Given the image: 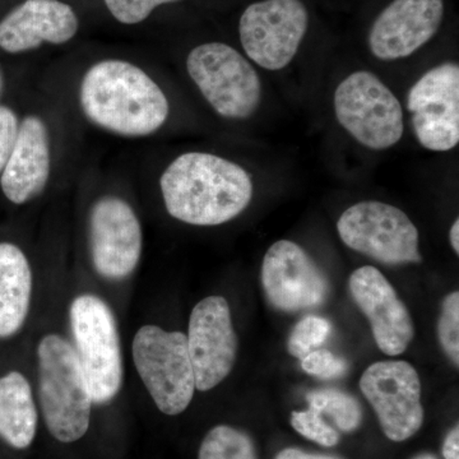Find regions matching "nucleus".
I'll list each match as a JSON object with an SVG mask.
<instances>
[{"instance_id": "obj_1", "label": "nucleus", "mask_w": 459, "mask_h": 459, "mask_svg": "<svg viewBox=\"0 0 459 459\" xmlns=\"http://www.w3.org/2000/svg\"><path fill=\"white\" fill-rule=\"evenodd\" d=\"M169 214L195 226H217L246 211L253 181L241 166L205 152H188L168 166L160 179Z\"/></svg>"}, {"instance_id": "obj_2", "label": "nucleus", "mask_w": 459, "mask_h": 459, "mask_svg": "<svg viewBox=\"0 0 459 459\" xmlns=\"http://www.w3.org/2000/svg\"><path fill=\"white\" fill-rule=\"evenodd\" d=\"M84 117L123 137H146L161 128L170 107L164 91L140 66L108 59L91 66L80 87Z\"/></svg>"}, {"instance_id": "obj_3", "label": "nucleus", "mask_w": 459, "mask_h": 459, "mask_svg": "<svg viewBox=\"0 0 459 459\" xmlns=\"http://www.w3.org/2000/svg\"><path fill=\"white\" fill-rule=\"evenodd\" d=\"M39 400L48 430L60 443H74L89 431L92 397L74 347L57 334L38 346Z\"/></svg>"}, {"instance_id": "obj_4", "label": "nucleus", "mask_w": 459, "mask_h": 459, "mask_svg": "<svg viewBox=\"0 0 459 459\" xmlns=\"http://www.w3.org/2000/svg\"><path fill=\"white\" fill-rule=\"evenodd\" d=\"M74 350L93 403L113 401L123 385V356L113 310L99 296L75 298L69 310Z\"/></svg>"}, {"instance_id": "obj_5", "label": "nucleus", "mask_w": 459, "mask_h": 459, "mask_svg": "<svg viewBox=\"0 0 459 459\" xmlns=\"http://www.w3.org/2000/svg\"><path fill=\"white\" fill-rule=\"evenodd\" d=\"M132 352L135 369L157 409L169 416L188 409L195 377L186 334L143 325L133 338Z\"/></svg>"}, {"instance_id": "obj_6", "label": "nucleus", "mask_w": 459, "mask_h": 459, "mask_svg": "<svg viewBox=\"0 0 459 459\" xmlns=\"http://www.w3.org/2000/svg\"><path fill=\"white\" fill-rule=\"evenodd\" d=\"M186 69L208 104L223 117L247 119L261 104L258 74L246 57L229 45H199L190 51Z\"/></svg>"}, {"instance_id": "obj_7", "label": "nucleus", "mask_w": 459, "mask_h": 459, "mask_svg": "<svg viewBox=\"0 0 459 459\" xmlns=\"http://www.w3.org/2000/svg\"><path fill=\"white\" fill-rule=\"evenodd\" d=\"M334 110L341 126L371 150L394 146L403 134L400 101L370 72H355L338 84Z\"/></svg>"}, {"instance_id": "obj_8", "label": "nucleus", "mask_w": 459, "mask_h": 459, "mask_svg": "<svg viewBox=\"0 0 459 459\" xmlns=\"http://www.w3.org/2000/svg\"><path fill=\"white\" fill-rule=\"evenodd\" d=\"M341 240L385 264L420 263L419 231L394 205L367 201L351 205L337 222Z\"/></svg>"}, {"instance_id": "obj_9", "label": "nucleus", "mask_w": 459, "mask_h": 459, "mask_svg": "<svg viewBox=\"0 0 459 459\" xmlns=\"http://www.w3.org/2000/svg\"><path fill=\"white\" fill-rule=\"evenodd\" d=\"M309 25L300 0H263L249 5L238 23L247 56L268 71H280L294 59Z\"/></svg>"}, {"instance_id": "obj_10", "label": "nucleus", "mask_w": 459, "mask_h": 459, "mask_svg": "<svg viewBox=\"0 0 459 459\" xmlns=\"http://www.w3.org/2000/svg\"><path fill=\"white\" fill-rule=\"evenodd\" d=\"M360 389L392 442L410 439L424 424L421 380L409 362L388 360L370 365L362 374Z\"/></svg>"}, {"instance_id": "obj_11", "label": "nucleus", "mask_w": 459, "mask_h": 459, "mask_svg": "<svg viewBox=\"0 0 459 459\" xmlns=\"http://www.w3.org/2000/svg\"><path fill=\"white\" fill-rule=\"evenodd\" d=\"M142 247L143 232L132 205L114 195L98 199L90 212V252L100 276L111 281L131 276Z\"/></svg>"}, {"instance_id": "obj_12", "label": "nucleus", "mask_w": 459, "mask_h": 459, "mask_svg": "<svg viewBox=\"0 0 459 459\" xmlns=\"http://www.w3.org/2000/svg\"><path fill=\"white\" fill-rule=\"evenodd\" d=\"M413 131L422 147L446 152L459 142V66L444 63L413 84L407 98Z\"/></svg>"}, {"instance_id": "obj_13", "label": "nucleus", "mask_w": 459, "mask_h": 459, "mask_svg": "<svg viewBox=\"0 0 459 459\" xmlns=\"http://www.w3.org/2000/svg\"><path fill=\"white\" fill-rule=\"evenodd\" d=\"M188 351L195 371V389L211 391L231 373L238 341L228 300L208 296L190 314Z\"/></svg>"}, {"instance_id": "obj_14", "label": "nucleus", "mask_w": 459, "mask_h": 459, "mask_svg": "<svg viewBox=\"0 0 459 459\" xmlns=\"http://www.w3.org/2000/svg\"><path fill=\"white\" fill-rule=\"evenodd\" d=\"M261 276L268 300L281 312H303L327 300V276L294 241L280 240L271 246L263 259Z\"/></svg>"}, {"instance_id": "obj_15", "label": "nucleus", "mask_w": 459, "mask_h": 459, "mask_svg": "<svg viewBox=\"0 0 459 459\" xmlns=\"http://www.w3.org/2000/svg\"><path fill=\"white\" fill-rule=\"evenodd\" d=\"M350 291L359 309L369 319L380 351L398 356L415 337L412 318L403 301L382 272L367 265L350 276Z\"/></svg>"}, {"instance_id": "obj_16", "label": "nucleus", "mask_w": 459, "mask_h": 459, "mask_svg": "<svg viewBox=\"0 0 459 459\" xmlns=\"http://www.w3.org/2000/svg\"><path fill=\"white\" fill-rule=\"evenodd\" d=\"M443 17V0H394L371 27V53L380 60L412 56L434 38Z\"/></svg>"}, {"instance_id": "obj_17", "label": "nucleus", "mask_w": 459, "mask_h": 459, "mask_svg": "<svg viewBox=\"0 0 459 459\" xmlns=\"http://www.w3.org/2000/svg\"><path fill=\"white\" fill-rule=\"evenodd\" d=\"M77 14L59 0H26L0 22V48L11 54L25 53L44 42L62 45L78 31Z\"/></svg>"}, {"instance_id": "obj_18", "label": "nucleus", "mask_w": 459, "mask_h": 459, "mask_svg": "<svg viewBox=\"0 0 459 459\" xmlns=\"http://www.w3.org/2000/svg\"><path fill=\"white\" fill-rule=\"evenodd\" d=\"M51 152L47 124L29 115L20 124L16 143L0 177L8 201L23 204L40 195L49 181Z\"/></svg>"}, {"instance_id": "obj_19", "label": "nucleus", "mask_w": 459, "mask_h": 459, "mask_svg": "<svg viewBox=\"0 0 459 459\" xmlns=\"http://www.w3.org/2000/svg\"><path fill=\"white\" fill-rule=\"evenodd\" d=\"M32 295V272L17 246L0 243V338L14 336L25 325Z\"/></svg>"}, {"instance_id": "obj_20", "label": "nucleus", "mask_w": 459, "mask_h": 459, "mask_svg": "<svg viewBox=\"0 0 459 459\" xmlns=\"http://www.w3.org/2000/svg\"><path fill=\"white\" fill-rule=\"evenodd\" d=\"M38 410L31 385L23 374L0 377V439L12 448L26 449L35 440Z\"/></svg>"}, {"instance_id": "obj_21", "label": "nucleus", "mask_w": 459, "mask_h": 459, "mask_svg": "<svg viewBox=\"0 0 459 459\" xmlns=\"http://www.w3.org/2000/svg\"><path fill=\"white\" fill-rule=\"evenodd\" d=\"M307 401L309 402L310 409L333 420L342 433H352L360 428L362 410L359 401L352 395L338 389H319L309 392Z\"/></svg>"}, {"instance_id": "obj_22", "label": "nucleus", "mask_w": 459, "mask_h": 459, "mask_svg": "<svg viewBox=\"0 0 459 459\" xmlns=\"http://www.w3.org/2000/svg\"><path fill=\"white\" fill-rule=\"evenodd\" d=\"M198 459H258V453L249 435L228 425H219L205 435Z\"/></svg>"}, {"instance_id": "obj_23", "label": "nucleus", "mask_w": 459, "mask_h": 459, "mask_svg": "<svg viewBox=\"0 0 459 459\" xmlns=\"http://www.w3.org/2000/svg\"><path fill=\"white\" fill-rule=\"evenodd\" d=\"M332 325L328 319L307 316L292 329L289 338V352L298 359H303L313 350L318 349L328 340Z\"/></svg>"}, {"instance_id": "obj_24", "label": "nucleus", "mask_w": 459, "mask_h": 459, "mask_svg": "<svg viewBox=\"0 0 459 459\" xmlns=\"http://www.w3.org/2000/svg\"><path fill=\"white\" fill-rule=\"evenodd\" d=\"M437 336L444 352L455 367L459 365V292L455 291L444 299L442 312L437 322Z\"/></svg>"}, {"instance_id": "obj_25", "label": "nucleus", "mask_w": 459, "mask_h": 459, "mask_svg": "<svg viewBox=\"0 0 459 459\" xmlns=\"http://www.w3.org/2000/svg\"><path fill=\"white\" fill-rule=\"evenodd\" d=\"M291 425L299 434L318 443L319 446L332 448L340 443V434L336 429L329 427L323 415L310 407L307 411H294L291 415Z\"/></svg>"}, {"instance_id": "obj_26", "label": "nucleus", "mask_w": 459, "mask_h": 459, "mask_svg": "<svg viewBox=\"0 0 459 459\" xmlns=\"http://www.w3.org/2000/svg\"><path fill=\"white\" fill-rule=\"evenodd\" d=\"M179 0H105L115 20L124 25H137L150 17L157 7Z\"/></svg>"}, {"instance_id": "obj_27", "label": "nucleus", "mask_w": 459, "mask_h": 459, "mask_svg": "<svg viewBox=\"0 0 459 459\" xmlns=\"http://www.w3.org/2000/svg\"><path fill=\"white\" fill-rule=\"evenodd\" d=\"M301 368L305 373L319 379H337L346 373L347 362L328 350L320 349L313 350L301 359Z\"/></svg>"}, {"instance_id": "obj_28", "label": "nucleus", "mask_w": 459, "mask_h": 459, "mask_svg": "<svg viewBox=\"0 0 459 459\" xmlns=\"http://www.w3.org/2000/svg\"><path fill=\"white\" fill-rule=\"evenodd\" d=\"M20 122L12 108L0 105V174L16 143Z\"/></svg>"}, {"instance_id": "obj_29", "label": "nucleus", "mask_w": 459, "mask_h": 459, "mask_svg": "<svg viewBox=\"0 0 459 459\" xmlns=\"http://www.w3.org/2000/svg\"><path fill=\"white\" fill-rule=\"evenodd\" d=\"M443 457L446 459H459V428H455L446 435L443 443Z\"/></svg>"}, {"instance_id": "obj_30", "label": "nucleus", "mask_w": 459, "mask_h": 459, "mask_svg": "<svg viewBox=\"0 0 459 459\" xmlns=\"http://www.w3.org/2000/svg\"><path fill=\"white\" fill-rule=\"evenodd\" d=\"M274 459H341L334 455H314V453H307L298 448H286L281 451Z\"/></svg>"}, {"instance_id": "obj_31", "label": "nucleus", "mask_w": 459, "mask_h": 459, "mask_svg": "<svg viewBox=\"0 0 459 459\" xmlns=\"http://www.w3.org/2000/svg\"><path fill=\"white\" fill-rule=\"evenodd\" d=\"M449 238H451V244L453 250H455V255L459 253V220H455V223H453L451 228V232H449Z\"/></svg>"}, {"instance_id": "obj_32", "label": "nucleus", "mask_w": 459, "mask_h": 459, "mask_svg": "<svg viewBox=\"0 0 459 459\" xmlns=\"http://www.w3.org/2000/svg\"><path fill=\"white\" fill-rule=\"evenodd\" d=\"M413 459H437V455H431V453H421V455H416Z\"/></svg>"}, {"instance_id": "obj_33", "label": "nucleus", "mask_w": 459, "mask_h": 459, "mask_svg": "<svg viewBox=\"0 0 459 459\" xmlns=\"http://www.w3.org/2000/svg\"><path fill=\"white\" fill-rule=\"evenodd\" d=\"M2 90H3V74H2V69H0V93H2Z\"/></svg>"}]
</instances>
